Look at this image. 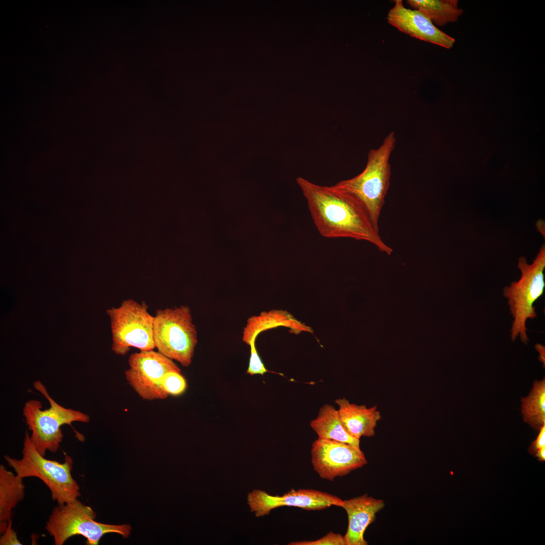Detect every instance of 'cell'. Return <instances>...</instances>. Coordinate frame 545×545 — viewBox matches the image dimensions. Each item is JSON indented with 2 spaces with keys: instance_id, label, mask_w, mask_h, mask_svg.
<instances>
[{
  "instance_id": "cell-4",
  "label": "cell",
  "mask_w": 545,
  "mask_h": 545,
  "mask_svg": "<svg viewBox=\"0 0 545 545\" xmlns=\"http://www.w3.org/2000/svg\"><path fill=\"white\" fill-rule=\"evenodd\" d=\"M518 267L521 276L519 281L505 287L503 295L508 300L510 313L513 318L510 330L511 339L515 341L519 337L527 344L529 341L526 331L528 319L537 317L533 304L543 294L545 288V246L543 244L531 264L524 257L518 259Z\"/></svg>"
},
{
  "instance_id": "cell-22",
  "label": "cell",
  "mask_w": 545,
  "mask_h": 545,
  "mask_svg": "<svg viewBox=\"0 0 545 545\" xmlns=\"http://www.w3.org/2000/svg\"><path fill=\"white\" fill-rule=\"evenodd\" d=\"M255 342L252 341L249 345L251 348L250 357L246 373L251 375L254 374L263 375L269 371L265 368L258 355L255 348Z\"/></svg>"
},
{
  "instance_id": "cell-24",
  "label": "cell",
  "mask_w": 545,
  "mask_h": 545,
  "mask_svg": "<svg viewBox=\"0 0 545 545\" xmlns=\"http://www.w3.org/2000/svg\"><path fill=\"white\" fill-rule=\"evenodd\" d=\"M545 446V424L539 429V432L536 439L532 442L528 448L529 453L533 455L541 448Z\"/></svg>"
},
{
  "instance_id": "cell-23",
  "label": "cell",
  "mask_w": 545,
  "mask_h": 545,
  "mask_svg": "<svg viewBox=\"0 0 545 545\" xmlns=\"http://www.w3.org/2000/svg\"><path fill=\"white\" fill-rule=\"evenodd\" d=\"M0 544H22L18 539L16 532L12 528L11 521L9 522L7 529L2 534L0 539Z\"/></svg>"
},
{
  "instance_id": "cell-17",
  "label": "cell",
  "mask_w": 545,
  "mask_h": 545,
  "mask_svg": "<svg viewBox=\"0 0 545 545\" xmlns=\"http://www.w3.org/2000/svg\"><path fill=\"white\" fill-rule=\"evenodd\" d=\"M407 4L418 10L435 26H444L456 22L463 13L457 0H407Z\"/></svg>"
},
{
  "instance_id": "cell-21",
  "label": "cell",
  "mask_w": 545,
  "mask_h": 545,
  "mask_svg": "<svg viewBox=\"0 0 545 545\" xmlns=\"http://www.w3.org/2000/svg\"><path fill=\"white\" fill-rule=\"evenodd\" d=\"M289 545H347L344 535L332 531L314 540H302L291 542Z\"/></svg>"
},
{
  "instance_id": "cell-18",
  "label": "cell",
  "mask_w": 545,
  "mask_h": 545,
  "mask_svg": "<svg viewBox=\"0 0 545 545\" xmlns=\"http://www.w3.org/2000/svg\"><path fill=\"white\" fill-rule=\"evenodd\" d=\"M523 421L539 431L545 424V379L534 380L527 397L521 398Z\"/></svg>"
},
{
  "instance_id": "cell-2",
  "label": "cell",
  "mask_w": 545,
  "mask_h": 545,
  "mask_svg": "<svg viewBox=\"0 0 545 545\" xmlns=\"http://www.w3.org/2000/svg\"><path fill=\"white\" fill-rule=\"evenodd\" d=\"M396 142L395 133L391 132L379 147L369 150L366 166L362 172L334 185L360 204L378 232V220L390 183V158Z\"/></svg>"
},
{
  "instance_id": "cell-6",
  "label": "cell",
  "mask_w": 545,
  "mask_h": 545,
  "mask_svg": "<svg viewBox=\"0 0 545 545\" xmlns=\"http://www.w3.org/2000/svg\"><path fill=\"white\" fill-rule=\"evenodd\" d=\"M96 513L78 499L54 507L45 528L53 537L55 545H63L69 538L80 535L86 538V544L97 545L100 538L108 533H117L128 537L131 527L128 524L113 525L95 520Z\"/></svg>"
},
{
  "instance_id": "cell-19",
  "label": "cell",
  "mask_w": 545,
  "mask_h": 545,
  "mask_svg": "<svg viewBox=\"0 0 545 545\" xmlns=\"http://www.w3.org/2000/svg\"><path fill=\"white\" fill-rule=\"evenodd\" d=\"M294 323L298 322L286 312L281 310L263 312L259 315L248 319L244 329L242 339L249 345L252 341H255L256 336L262 331L282 325L294 328Z\"/></svg>"
},
{
  "instance_id": "cell-26",
  "label": "cell",
  "mask_w": 545,
  "mask_h": 545,
  "mask_svg": "<svg viewBox=\"0 0 545 545\" xmlns=\"http://www.w3.org/2000/svg\"><path fill=\"white\" fill-rule=\"evenodd\" d=\"M534 457L537 458L538 460L544 462L545 460V446L538 449L535 453Z\"/></svg>"
},
{
  "instance_id": "cell-3",
  "label": "cell",
  "mask_w": 545,
  "mask_h": 545,
  "mask_svg": "<svg viewBox=\"0 0 545 545\" xmlns=\"http://www.w3.org/2000/svg\"><path fill=\"white\" fill-rule=\"evenodd\" d=\"M21 459L5 455L8 465L19 477L39 478L48 487L58 505L73 502L80 496V487L72 477V458L66 456L63 463L45 458L32 444L26 430Z\"/></svg>"
},
{
  "instance_id": "cell-14",
  "label": "cell",
  "mask_w": 545,
  "mask_h": 545,
  "mask_svg": "<svg viewBox=\"0 0 545 545\" xmlns=\"http://www.w3.org/2000/svg\"><path fill=\"white\" fill-rule=\"evenodd\" d=\"M341 421L347 432L355 439L362 437H371L375 434V428L381 419L380 412L376 406L367 408L366 405L351 403L346 398L335 401Z\"/></svg>"
},
{
  "instance_id": "cell-25",
  "label": "cell",
  "mask_w": 545,
  "mask_h": 545,
  "mask_svg": "<svg viewBox=\"0 0 545 545\" xmlns=\"http://www.w3.org/2000/svg\"><path fill=\"white\" fill-rule=\"evenodd\" d=\"M535 348L539 354V360L544 364V347L541 344H536Z\"/></svg>"
},
{
  "instance_id": "cell-12",
  "label": "cell",
  "mask_w": 545,
  "mask_h": 545,
  "mask_svg": "<svg viewBox=\"0 0 545 545\" xmlns=\"http://www.w3.org/2000/svg\"><path fill=\"white\" fill-rule=\"evenodd\" d=\"M387 19L399 31L444 48L450 49L455 42V38L439 29L422 13L405 7L402 0L394 1Z\"/></svg>"
},
{
  "instance_id": "cell-7",
  "label": "cell",
  "mask_w": 545,
  "mask_h": 545,
  "mask_svg": "<svg viewBox=\"0 0 545 545\" xmlns=\"http://www.w3.org/2000/svg\"><path fill=\"white\" fill-rule=\"evenodd\" d=\"M155 348L166 357L187 367L197 343V333L188 306L158 309L153 319Z\"/></svg>"
},
{
  "instance_id": "cell-9",
  "label": "cell",
  "mask_w": 545,
  "mask_h": 545,
  "mask_svg": "<svg viewBox=\"0 0 545 545\" xmlns=\"http://www.w3.org/2000/svg\"><path fill=\"white\" fill-rule=\"evenodd\" d=\"M128 363L126 380L141 398L147 401L167 398L169 395L161 383L164 376L170 371L181 372L173 360L153 350L131 354Z\"/></svg>"
},
{
  "instance_id": "cell-11",
  "label": "cell",
  "mask_w": 545,
  "mask_h": 545,
  "mask_svg": "<svg viewBox=\"0 0 545 545\" xmlns=\"http://www.w3.org/2000/svg\"><path fill=\"white\" fill-rule=\"evenodd\" d=\"M248 504L257 517L269 514L273 509L281 507H295L307 511L321 510L332 506H342L340 498L312 489H292L282 496H271L260 489L248 494Z\"/></svg>"
},
{
  "instance_id": "cell-10",
  "label": "cell",
  "mask_w": 545,
  "mask_h": 545,
  "mask_svg": "<svg viewBox=\"0 0 545 545\" xmlns=\"http://www.w3.org/2000/svg\"><path fill=\"white\" fill-rule=\"evenodd\" d=\"M311 463L320 478L333 481L367 464L360 448L328 439L318 438L311 450Z\"/></svg>"
},
{
  "instance_id": "cell-15",
  "label": "cell",
  "mask_w": 545,
  "mask_h": 545,
  "mask_svg": "<svg viewBox=\"0 0 545 545\" xmlns=\"http://www.w3.org/2000/svg\"><path fill=\"white\" fill-rule=\"evenodd\" d=\"M23 478L0 465V533L11 521L13 510L25 496Z\"/></svg>"
},
{
  "instance_id": "cell-1",
  "label": "cell",
  "mask_w": 545,
  "mask_h": 545,
  "mask_svg": "<svg viewBox=\"0 0 545 545\" xmlns=\"http://www.w3.org/2000/svg\"><path fill=\"white\" fill-rule=\"evenodd\" d=\"M296 182L322 237L365 241L387 254L392 253V248L382 240L364 210L350 196L334 185H317L301 177L296 179Z\"/></svg>"
},
{
  "instance_id": "cell-20",
  "label": "cell",
  "mask_w": 545,
  "mask_h": 545,
  "mask_svg": "<svg viewBox=\"0 0 545 545\" xmlns=\"http://www.w3.org/2000/svg\"><path fill=\"white\" fill-rule=\"evenodd\" d=\"M162 386L169 395L178 396L183 393L187 388V383L181 372L170 371L164 376Z\"/></svg>"
},
{
  "instance_id": "cell-13",
  "label": "cell",
  "mask_w": 545,
  "mask_h": 545,
  "mask_svg": "<svg viewBox=\"0 0 545 545\" xmlns=\"http://www.w3.org/2000/svg\"><path fill=\"white\" fill-rule=\"evenodd\" d=\"M385 505L383 500L366 494L343 500L341 507L346 512L348 519L344 535L347 545L368 544L364 537L365 530Z\"/></svg>"
},
{
  "instance_id": "cell-5",
  "label": "cell",
  "mask_w": 545,
  "mask_h": 545,
  "mask_svg": "<svg viewBox=\"0 0 545 545\" xmlns=\"http://www.w3.org/2000/svg\"><path fill=\"white\" fill-rule=\"evenodd\" d=\"M34 388L48 401L50 407L42 410L39 401L30 400L23 408L30 440L39 453L45 456L46 452H56L62 442L64 435L61 426L71 425L73 422L87 423L90 417L78 410L66 408L58 404L48 394L45 387L40 380L34 382Z\"/></svg>"
},
{
  "instance_id": "cell-16",
  "label": "cell",
  "mask_w": 545,
  "mask_h": 545,
  "mask_svg": "<svg viewBox=\"0 0 545 545\" xmlns=\"http://www.w3.org/2000/svg\"><path fill=\"white\" fill-rule=\"evenodd\" d=\"M318 438L347 443L360 448V440L351 435L345 428L338 410L329 404L322 406L318 415L310 423Z\"/></svg>"
},
{
  "instance_id": "cell-8",
  "label": "cell",
  "mask_w": 545,
  "mask_h": 545,
  "mask_svg": "<svg viewBox=\"0 0 545 545\" xmlns=\"http://www.w3.org/2000/svg\"><path fill=\"white\" fill-rule=\"evenodd\" d=\"M148 307L144 301L140 304L128 299L124 300L120 307L106 311L111 319L112 350L116 354L124 356L130 351V347L140 351L155 348L154 316L149 313Z\"/></svg>"
}]
</instances>
